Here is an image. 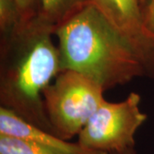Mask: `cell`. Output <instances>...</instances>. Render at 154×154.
<instances>
[{"instance_id":"8992f818","label":"cell","mask_w":154,"mask_h":154,"mask_svg":"<svg viewBox=\"0 0 154 154\" xmlns=\"http://www.w3.org/2000/svg\"><path fill=\"white\" fill-rule=\"evenodd\" d=\"M92 4L122 33L154 49V34L144 26L139 0H92Z\"/></svg>"},{"instance_id":"3957f363","label":"cell","mask_w":154,"mask_h":154,"mask_svg":"<svg viewBox=\"0 0 154 154\" xmlns=\"http://www.w3.org/2000/svg\"><path fill=\"white\" fill-rule=\"evenodd\" d=\"M104 89L82 74L70 69L59 72L43 92L45 110L52 132L70 140L105 101Z\"/></svg>"},{"instance_id":"6da1fadb","label":"cell","mask_w":154,"mask_h":154,"mask_svg":"<svg viewBox=\"0 0 154 154\" xmlns=\"http://www.w3.org/2000/svg\"><path fill=\"white\" fill-rule=\"evenodd\" d=\"M61 71L82 74L104 91L154 79V49L122 33L91 4L55 30Z\"/></svg>"},{"instance_id":"7a4b0ae2","label":"cell","mask_w":154,"mask_h":154,"mask_svg":"<svg viewBox=\"0 0 154 154\" xmlns=\"http://www.w3.org/2000/svg\"><path fill=\"white\" fill-rule=\"evenodd\" d=\"M54 33V28L36 17L0 38L1 107L51 133L43 92L61 71Z\"/></svg>"},{"instance_id":"7c38bea8","label":"cell","mask_w":154,"mask_h":154,"mask_svg":"<svg viewBox=\"0 0 154 154\" xmlns=\"http://www.w3.org/2000/svg\"><path fill=\"white\" fill-rule=\"evenodd\" d=\"M112 154H138L137 152L135 151V148H131L128 149L126 151H123L121 152H116V153H112Z\"/></svg>"},{"instance_id":"9c48e42d","label":"cell","mask_w":154,"mask_h":154,"mask_svg":"<svg viewBox=\"0 0 154 154\" xmlns=\"http://www.w3.org/2000/svg\"><path fill=\"white\" fill-rule=\"evenodd\" d=\"M23 22L17 0H0V38L11 35Z\"/></svg>"},{"instance_id":"277c9868","label":"cell","mask_w":154,"mask_h":154,"mask_svg":"<svg viewBox=\"0 0 154 154\" xmlns=\"http://www.w3.org/2000/svg\"><path fill=\"white\" fill-rule=\"evenodd\" d=\"M140 96L128 94L124 100H105L78 134L77 142L85 148L106 154L134 148L135 134L147 119L140 110Z\"/></svg>"},{"instance_id":"8fae6325","label":"cell","mask_w":154,"mask_h":154,"mask_svg":"<svg viewBox=\"0 0 154 154\" xmlns=\"http://www.w3.org/2000/svg\"><path fill=\"white\" fill-rule=\"evenodd\" d=\"M17 2L24 21L31 20L38 16L40 0H17Z\"/></svg>"},{"instance_id":"ba28073f","label":"cell","mask_w":154,"mask_h":154,"mask_svg":"<svg viewBox=\"0 0 154 154\" xmlns=\"http://www.w3.org/2000/svg\"><path fill=\"white\" fill-rule=\"evenodd\" d=\"M0 154H65L27 140L0 134Z\"/></svg>"},{"instance_id":"30bf717a","label":"cell","mask_w":154,"mask_h":154,"mask_svg":"<svg viewBox=\"0 0 154 154\" xmlns=\"http://www.w3.org/2000/svg\"><path fill=\"white\" fill-rule=\"evenodd\" d=\"M143 24L146 29L154 34V0H139Z\"/></svg>"},{"instance_id":"5b68a950","label":"cell","mask_w":154,"mask_h":154,"mask_svg":"<svg viewBox=\"0 0 154 154\" xmlns=\"http://www.w3.org/2000/svg\"><path fill=\"white\" fill-rule=\"evenodd\" d=\"M0 134L27 140L65 154H106L61 139L53 133L29 123L5 107H0Z\"/></svg>"},{"instance_id":"52a82bcc","label":"cell","mask_w":154,"mask_h":154,"mask_svg":"<svg viewBox=\"0 0 154 154\" xmlns=\"http://www.w3.org/2000/svg\"><path fill=\"white\" fill-rule=\"evenodd\" d=\"M91 4L92 0H40L38 17L56 30Z\"/></svg>"}]
</instances>
